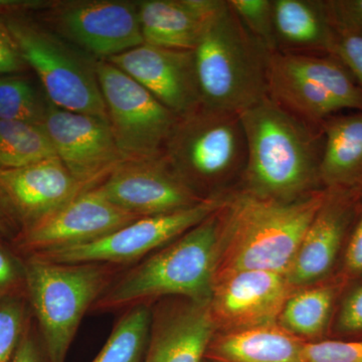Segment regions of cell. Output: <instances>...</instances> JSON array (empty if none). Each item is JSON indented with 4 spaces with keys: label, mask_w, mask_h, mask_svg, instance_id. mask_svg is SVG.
<instances>
[{
    "label": "cell",
    "mask_w": 362,
    "mask_h": 362,
    "mask_svg": "<svg viewBox=\"0 0 362 362\" xmlns=\"http://www.w3.org/2000/svg\"><path fill=\"white\" fill-rule=\"evenodd\" d=\"M326 188L291 202L235 190L218 209L214 281L240 271L289 270L305 233L322 206Z\"/></svg>",
    "instance_id": "6da1fadb"
},
{
    "label": "cell",
    "mask_w": 362,
    "mask_h": 362,
    "mask_svg": "<svg viewBox=\"0 0 362 362\" xmlns=\"http://www.w3.org/2000/svg\"><path fill=\"white\" fill-rule=\"evenodd\" d=\"M247 140L246 169L237 190L291 202L324 189L321 126L300 120L270 97L239 114Z\"/></svg>",
    "instance_id": "7a4b0ae2"
},
{
    "label": "cell",
    "mask_w": 362,
    "mask_h": 362,
    "mask_svg": "<svg viewBox=\"0 0 362 362\" xmlns=\"http://www.w3.org/2000/svg\"><path fill=\"white\" fill-rule=\"evenodd\" d=\"M218 211L170 244L123 272L90 311L114 313L166 297L209 301L218 258Z\"/></svg>",
    "instance_id": "3957f363"
},
{
    "label": "cell",
    "mask_w": 362,
    "mask_h": 362,
    "mask_svg": "<svg viewBox=\"0 0 362 362\" xmlns=\"http://www.w3.org/2000/svg\"><path fill=\"white\" fill-rule=\"evenodd\" d=\"M202 105L240 114L269 97L271 52L240 23L228 0L194 49Z\"/></svg>",
    "instance_id": "277c9868"
},
{
    "label": "cell",
    "mask_w": 362,
    "mask_h": 362,
    "mask_svg": "<svg viewBox=\"0 0 362 362\" xmlns=\"http://www.w3.org/2000/svg\"><path fill=\"white\" fill-rule=\"evenodd\" d=\"M202 199H223L240 187L246 169V136L240 115L202 105L178 118L163 153Z\"/></svg>",
    "instance_id": "5b68a950"
},
{
    "label": "cell",
    "mask_w": 362,
    "mask_h": 362,
    "mask_svg": "<svg viewBox=\"0 0 362 362\" xmlns=\"http://www.w3.org/2000/svg\"><path fill=\"white\" fill-rule=\"evenodd\" d=\"M111 264H59L30 257L25 289L49 362H66L83 317L120 275Z\"/></svg>",
    "instance_id": "8992f818"
},
{
    "label": "cell",
    "mask_w": 362,
    "mask_h": 362,
    "mask_svg": "<svg viewBox=\"0 0 362 362\" xmlns=\"http://www.w3.org/2000/svg\"><path fill=\"white\" fill-rule=\"evenodd\" d=\"M49 103L108 122L98 81V59L62 39L35 16L1 18Z\"/></svg>",
    "instance_id": "52a82bcc"
},
{
    "label": "cell",
    "mask_w": 362,
    "mask_h": 362,
    "mask_svg": "<svg viewBox=\"0 0 362 362\" xmlns=\"http://www.w3.org/2000/svg\"><path fill=\"white\" fill-rule=\"evenodd\" d=\"M268 85L275 103L311 125L343 110L362 111V88L332 54L273 52Z\"/></svg>",
    "instance_id": "ba28073f"
},
{
    "label": "cell",
    "mask_w": 362,
    "mask_h": 362,
    "mask_svg": "<svg viewBox=\"0 0 362 362\" xmlns=\"http://www.w3.org/2000/svg\"><path fill=\"white\" fill-rule=\"evenodd\" d=\"M96 71L109 127L124 161L163 156L178 117L107 59H98Z\"/></svg>",
    "instance_id": "9c48e42d"
},
{
    "label": "cell",
    "mask_w": 362,
    "mask_h": 362,
    "mask_svg": "<svg viewBox=\"0 0 362 362\" xmlns=\"http://www.w3.org/2000/svg\"><path fill=\"white\" fill-rule=\"evenodd\" d=\"M35 18L96 59H108L144 44L138 1L49 0Z\"/></svg>",
    "instance_id": "30bf717a"
},
{
    "label": "cell",
    "mask_w": 362,
    "mask_h": 362,
    "mask_svg": "<svg viewBox=\"0 0 362 362\" xmlns=\"http://www.w3.org/2000/svg\"><path fill=\"white\" fill-rule=\"evenodd\" d=\"M225 199H206L175 213L141 218L94 242L30 257L59 264L98 263L123 267L135 263L206 220L220 209Z\"/></svg>",
    "instance_id": "8fae6325"
},
{
    "label": "cell",
    "mask_w": 362,
    "mask_h": 362,
    "mask_svg": "<svg viewBox=\"0 0 362 362\" xmlns=\"http://www.w3.org/2000/svg\"><path fill=\"white\" fill-rule=\"evenodd\" d=\"M139 218L116 206L95 187L78 194L51 216L23 228L16 237V245L33 256L94 242Z\"/></svg>",
    "instance_id": "7c38bea8"
},
{
    "label": "cell",
    "mask_w": 362,
    "mask_h": 362,
    "mask_svg": "<svg viewBox=\"0 0 362 362\" xmlns=\"http://www.w3.org/2000/svg\"><path fill=\"white\" fill-rule=\"evenodd\" d=\"M57 157L85 190L99 187L123 163L108 122L49 103L44 122Z\"/></svg>",
    "instance_id": "4fadbf2b"
},
{
    "label": "cell",
    "mask_w": 362,
    "mask_h": 362,
    "mask_svg": "<svg viewBox=\"0 0 362 362\" xmlns=\"http://www.w3.org/2000/svg\"><path fill=\"white\" fill-rule=\"evenodd\" d=\"M326 190L322 206L311 221L286 273L293 292L318 284L334 275L361 209L362 201L356 190Z\"/></svg>",
    "instance_id": "5bb4252c"
},
{
    "label": "cell",
    "mask_w": 362,
    "mask_h": 362,
    "mask_svg": "<svg viewBox=\"0 0 362 362\" xmlns=\"http://www.w3.org/2000/svg\"><path fill=\"white\" fill-rule=\"evenodd\" d=\"M293 293L285 274L240 271L214 281L209 300L216 332H237L277 324Z\"/></svg>",
    "instance_id": "9a60e30c"
},
{
    "label": "cell",
    "mask_w": 362,
    "mask_h": 362,
    "mask_svg": "<svg viewBox=\"0 0 362 362\" xmlns=\"http://www.w3.org/2000/svg\"><path fill=\"white\" fill-rule=\"evenodd\" d=\"M97 188L116 206L140 218L175 213L206 201L183 182L163 156L123 162Z\"/></svg>",
    "instance_id": "2e32d148"
},
{
    "label": "cell",
    "mask_w": 362,
    "mask_h": 362,
    "mask_svg": "<svg viewBox=\"0 0 362 362\" xmlns=\"http://www.w3.org/2000/svg\"><path fill=\"white\" fill-rule=\"evenodd\" d=\"M180 118L202 105L194 51L143 44L107 59Z\"/></svg>",
    "instance_id": "e0dca14e"
},
{
    "label": "cell",
    "mask_w": 362,
    "mask_h": 362,
    "mask_svg": "<svg viewBox=\"0 0 362 362\" xmlns=\"http://www.w3.org/2000/svg\"><path fill=\"white\" fill-rule=\"evenodd\" d=\"M84 192L57 156L25 168H0V202L20 230L51 216Z\"/></svg>",
    "instance_id": "ac0fdd59"
},
{
    "label": "cell",
    "mask_w": 362,
    "mask_h": 362,
    "mask_svg": "<svg viewBox=\"0 0 362 362\" xmlns=\"http://www.w3.org/2000/svg\"><path fill=\"white\" fill-rule=\"evenodd\" d=\"M216 333L209 301L177 298L158 305L142 362H204Z\"/></svg>",
    "instance_id": "d6986e66"
},
{
    "label": "cell",
    "mask_w": 362,
    "mask_h": 362,
    "mask_svg": "<svg viewBox=\"0 0 362 362\" xmlns=\"http://www.w3.org/2000/svg\"><path fill=\"white\" fill-rule=\"evenodd\" d=\"M225 0H141L138 16L144 44L194 51Z\"/></svg>",
    "instance_id": "ffe728a7"
},
{
    "label": "cell",
    "mask_w": 362,
    "mask_h": 362,
    "mask_svg": "<svg viewBox=\"0 0 362 362\" xmlns=\"http://www.w3.org/2000/svg\"><path fill=\"white\" fill-rule=\"evenodd\" d=\"M276 52L330 54L333 25L328 0H274Z\"/></svg>",
    "instance_id": "44dd1931"
},
{
    "label": "cell",
    "mask_w": 362,
    "mask_h": 362,
    "mask_svg": "<svg viewBox=\"0 0 362 362\" xmlns=\"http://www.w3.org/2000/svg\"><path fill=\"white\" fill-rule=\"evenodd\" d=\"M306 343L278 324L237 332H216L204 359L211 362H307Z\"/></svg>",
    "instance_id": "7402d4cb"
},
{
    "label": "cell",
    "mask_w": 362,
    "mask_h": 362,
    "mask_svg": "<svg viewBox=\"0 0 362 362\" xmlns=\"http://www.w3.org/2000/svg\"><path fill=\"white\" fill-rule=\"evenodd\" d=\"M321 128L323 187L356 189L362 185V111L330 117Z\"/></svg>",
    "instance_id": "603a6c76"
},
{
    "label": "cell",
    "mask_w": 362,
    "mask_h": 362,
    "mask_svg": "<svg viewBox=\"0 0 362 362\" xmlns=\"http://www.w3.org/2000/svg\"><path fill=\"white\" fill-rule=\"evenodd\" d=\"M347 286L332 277L290 295L278 325L306 342L322 340L330 329L338 301Z\"/></svg>",
    "instance_id": "cb8c5ba5"
},
{
    "label": "cell",
    "mask_w": 362,
    "mask_h": 362,
    "mask_svg": "<svg viewBox=\"0 0 362 362\" xmlns=\"http://www.w3.org/2000/svg\"><path fill=\"white\" fill-rule=\"evenodd\" d=\"M57 156L44 126L0 120V168H25Z\"/></svg>",
    "instance_id": "d4e9b609"
},
{
    "label": "cell",
    "mask_w": 362,
    "mask_h": 362,
    "mask_svg": "<svg viewBox=\"0 0 362 362\" xmlns=\"http://www.w3.org/2000/svg\"><path fill=\"white\" fill-rule=\"evenodd\" d=\"M150 322L148 307L123 312L103 349L92 362H142L148 343Z\"/></svg>",
    "instance_id": "484cf974"
},
{
    "label": "cell",
    "mask_w": 362,
    "mask_h": 362,
    "mask_svg": "<svg viewBox=\"0 0 362 362\" xmlns=\"http://www.w3.org/2000/svg\"><path fill=\"white\" fill-rule=\"evenodd\" d=\"M49 102L23 74L0 76V120L44 125Z\"/></svg>",
    "instance_id": "4316f807"
},
{
    "label": "cell",
    "mask_w": 362,
    "mask_h": 362,
    "mask_svg": "<svg viewBox=\"0 0 362 362\" xmlns=\"http://www.w3.org/2000/svg\"><path fill=\"white\" fill-rule=\"evenodd\" d=\"M228 6L259 44L276 52L274 0H228Z\"/></svg>",
    "instance_id": "83f0119b"
},
{
    "label": "cell",
    "mask_w": 362,
    "mask_h": 362,
    "mask_svg": "<svg viewBox=\"0 0 362 362\" xmlns=\"http://www.w3.org/2000/svg\"><path fill=\"white\" fill-rule=\"evenodd\" d=\"M331 14L333 35L330 54L341 62L362 88V30L338 20L332 11Z\"/></svg>",
    "instance_id": "f1b7e54d"
},
{
    "label": "cell",
    "mask_w": 362,
    "mask_h": 362,
    "mask_svg": "<svg viewBox=\"0 0 362 362\" xmlns=\"http://www.w3.org/2000/svg\"><path fill=\"white\" fill-rule=\"evenodd\" d=\"M28 324L25 304L16 298L0 302V362H11Z\"/></svg>",
    "instance_id": "f546056e"
},
{
    "label": "cell",
    "mask_w": 362,
    "mask_h": 362,
    "mask_svg": "<svg viewBox=\"0 0 362 362\" xmlns=\"http://www.w3.org/2000/svg\"><path fill=\"white\" fill-rule=\"evenodd\" d=\"M340 298L330 329L340 339H359L362 337V281L347 287Z\"/></svg>",
    "instance_id": "4dcf8cb0"
},
{
    "label": "cell",
    "mask_w": 362,
    "mask_h": 362,
    "mask_svg": "<svg viewBox=\"0 0 362 362\" xmlns=\"http://www.w3.org/2000/svg\"><path fill=\"white\" fill-rule=\"evenodd\" d=\"M307 362H362V339H322L307 342Z\"/></svg>",
    "instance_id": "1f68e13d"
},
{
    "label": "cell",
    "mask_w": 362,
    "mask_h": 362,
    "mask_svg": "<svg viewBox=\"0 0 362 362\" xmlns=\"http://www.w3.org/2000/svg\"><path fill=\"white\" fill-rule=\"evenodd\" d=\"M333 276L347 287L362 281V202Z\"/></svg>",
    "instance_id": "d6a6232c"
},
{
    "label": "cell",
    "mask_w": 362,
    "mask_h": 362,
    "mask_svg": "<svg viewBox=\"0 0 362 362\" xmlns=\"http://www.w3.org/2000/svg\"><path fill=\"white\" fill-rule=\"evenodd\" d=\"M21 286L25 287V265L0 246V302L13 298Z\"/></svg>",
    "instance_id": "836d02e7"
},
{
    "label": "cell",
    "mask_w": 362,
    "mask_h": 362,
    "mask_svg": "<svg viewBox=\"0 0 362 362\" xmlns=\"http://www.w3.org/2000/svg\"><path fill=\"white\" fill-rule=\"evenodd\" d=\"M28 69L16 40L0 18V76L23 74Z\"/></svg>",
    "instance_id": "e575fe53"
},
{
    "label": "cell",
    "mask_w": 362,
    "mask_h": 362,
    "mask_svg": "<svg viewBox=\"0 0 362 362\" xmlns=\"http://www.w3.org/2000/svg\"><path fill=\"white\" fill-rule=\"evenodd\" d=\"M47 4L49 0H0V18L35 16Z\"/></svg>",
    "instance_id": "d590c367"
},
{
    "label": "cell",
    "mask_w": 362,
    "mask_h": 362,
    "mask_svg": "<svg viewBox=\"0 0 362 362\" xmlns=\"http://www.w3.org/2000/svg\"><path fill=\"white\" fill-rule=\"evenodd\" d=\"M329 4L338 20L362 30V0H329Z\"/></svg>",
    "instance_id": "8d00e7d4"
},
{
    "label": "cell",
    "mask_w": 362,
    "mask_h": 362,
    "mask_svg": "<svg viewBox=\"0 0 362 362\" xmlns=\"http://www.w3.org/2000/svg\"><path fill=\"white\" fill-rule=\"evenodd\" d=\"M28 327L26 328L25 334L21 338L11 362H42L39 347L33 339Z\"/></svg>",
    "instance_id": "74e56055"
},
{
    "label": "cell",
    "mask_w": 362,
    "mask_h": 362,
    "mask_svg": "<svg viewBox=\"0 0 362 362\" xmlns=\"http://www.w3.org/2000/svg\"><path fill=\"white\" fill-rule=\"evenodd\" d=\"M14 228H20V226H18L16 221H14L11 214L8 213L6 206L0 202V233H11Z\"/></svg>",
    "instance_id": "f35d334b"
},
{
    "label": "cell",
    "mask_w": 362,
    "mask_h": 362,
    "mask_svg": "<svg viewBox=\"0 0 362 362\" xmlns=\"http://www.w3.org/2000/svg\"><path fill=\"white\" fill-rule=\"evenodd\" d=\"M354 190H356L357 194H358L359 197H361V199H362V185H359L358 187H356V189Z\"/></svg>",
    "instance_id": "ab89813d"
},
{
    "label": "cell",
    "mask_w": 362,
    "mask_h": 362,
    "mask_svg": "<svg viewBox=\"0 0 362 362\" xmlns=\"http://www.w3.org/2000/svg\"><path fill=\"white\" fill-rule=\"evenodd\" d=\"M204 362H211V361H206V359H204Z\"/></svg>",
    "instance_id": "60d3db41"
}]
</instances>
